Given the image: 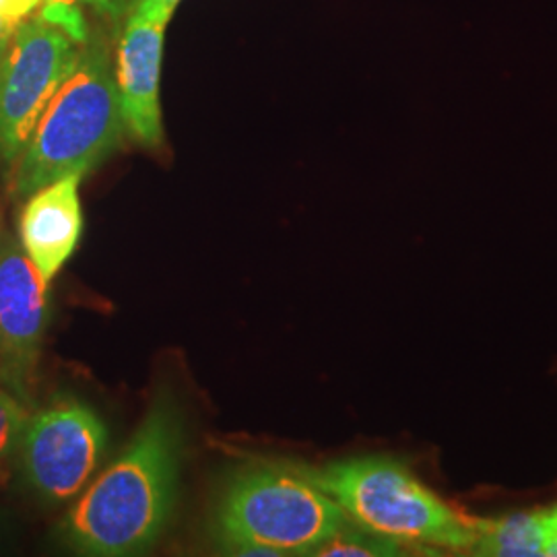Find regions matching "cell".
I'll return each instance as SVG.
<instances>
[{"label":"cell","instance_id":"3957f363","mask_svg":"<svg viewBox=\"0 0 557 557\" xmlns=\"http://www.w3.org/2000/svg\"><path fill=\"white\" fill-rule=\"evenodd\" d=\"M347 520L308 471L298 465H242L221 492V547L238 556H312Z\"/></svg>","mask_w":557,"mask_h":557},{"label":"cell","instance_id":"6da1fadb","mask_svg":"<svg viewBox=\"0 0 557 557\" xmlns=\"http://www.w3.org/2000/svg\"><path fill=\"white\" fill-rule=\"evenodd\" d=\"M184 416L168 391L153 398L135 438L81 492L60 524L77 554L128 557L160 541L176 502Z\"/></svg>","mask_w":557,"mask_h":557},{"label":"cell","instance_id":"7c38bea8","mask_svg":"<svg viewBox=\"0 0 557 557\" xmlns=\"http://www.w3.org/2000/svg\"><path fill=\"white\" fill-rule=\"evenodd\" d=\"M25 400L0 386V479L7 460L20 450L21 436L27 423Z\"/></svg>","mask_w":557,"mask_h":557},{"label":"cell","instance_id":"ba28073f","mask_svg":"<svg viewBox=\"0 0 557 557\" xmlns=\"http://www.w3.org/2000/svg\"><path fill=\"white\" fill-rule=\"evenodd\" d=\"M165 27L131 13L114 62L126 133L149 149L163 145L160 79Z\"/></svg>","mask_w":557,"mask_h":557},{"label":"cell","instance_id":"9c48e42d","mask_svg":"<svg viewBox=\"0 0 557 557\" xmlns=\"http://www.w3.org/2000/svg\"><path fill=\"white\" fill-rule=\"evenodd\" d=\"M81 180L73 174L41 186L21 211V250L48 285L73 257L83 236Z\"/></svg>","mask_w":557,"mask_h":557},{"label":"cell","instance_id":"5b68a950","mask_svg":"<svg viewBox=\"0 0 557 557\" xmlns=\"http://www.w3.org/2000/svg\"><path fill=\"white\" fill-rule=\"evenodd\" d=\"M89 38L79 11L69 2H44L15 25L0 59V160L20 158Z\"/></svg>","mask_w":557,"mask_h":557},{"label":"cell","instance_id":"e0dca14e","mask_svg":"<svg viewBox=\"0 0 557 557\" xmlns=\"http://www.w3.org/2000/svg\"><path fill=\"white\" fill-rule=\"evenodd\" d=\"M46 2H69V4L87 2V4H94L98 9H103V11H114L122 0H46Z\"/></svg>","mask_w":557,"mask_h":557},{"label":"cell","instance_id":"9a60e30c","mask_svg":"<svg viewBox=\"0 0 557 557\" xmlns=\"http://www.w3.org/2000/svg\"><path fill=\"white\" fill-rule=\"evenodd\" d=\"M545 522V552L547 556L557 557V504L543 510Z\"/></svg>","mask_w":557,"mask_h":557},{"label":"cell","instance_id":"277c9868","mask_svg":"<svg viewBox=\"0 0 557 557\" xmlns=\"http://www.w3.org/2000/svg\"><path fill=\"white\" fill-rule=\"evenodd\" d=\"M304 469L337 502L345 517L366 531L405 547L457 554H469L475 543L473 518L458 515L398 458L370 455Z\"/></svg>","mask_w":557,"mask_h":557},{"label":"cell","instance_id":"8fae6325","mask_svg":"<svg viewBox=\"0 0 557 557\" xmlns=\"http://www.w3.org/2000/svg\"><path fill=\"white\" fill-rule=\"evenodd\" d=\"M403 549L407 547L398 541L366 531L347 518L331 537L320 543L312 556H403Z\"/></svg>","mask_w":557,"mask_h":557},{"label":"cell","instance_id":"2e32d148","mask_svg":"<svg viewBox=\"0 0 557 557\" xmlns=\"http://www.w3.org/2000/svg\"><path fill=\"white\" fill-rule=\"evenodd\" d=\"M17 23H20V21H9L0 17V59H2V54H4V48H7V44L11 40V36H13V32H15V25H17Z\"/></svg>","mask_w":557,"mask_h":557},{"label":"cell","instance_id":"7a4b0ae2","mask_svg":"<svg viewBox=\"0 0 557 557\" xmlns=\"http://www.w3.org/2000/svg\"><path fill=\"white\" fill-rule=\"evenodd\" d=\"M126 135L110 48L89 38L17 158L15 193L29 197L54 180L89 174Z\"/></svg>","mask_w":557,"mask_h":557},{"label":"cell","instance_id":"5bb4252c","mask_svg":"<svg viewBox=\"0 0 557 557\" xmlns=\"http://www.w3.org/2000/svg\"><path fill=\"white\" fill-rule=\"evenodd\" d=\"M46 0H0V17L9 21L25 20L36 9H40Z\"/></svg>","mask_w":557,"mask_h":557},{"label":"cell","instance_id":"4fadbf2b","mask_svg":"<svg viewBox=\"0 0 557 557\" xmlns=\"http://www.w3.org/2000/svg\"><path fill=\"white\" fill-rule=\"evenodd\" d=\"M178 4L180 0H135L131 13L168 25Z\"/></svg>","mask_w":557,"mask_h":557},{"label":"cell","instance_id":"30bf717a","mask_svg":"<svg viewBox=\"0 0 557 557\" xmlns=\"http://www.w3.org/2000/svg\"><path fill=\"white\" fill-rule=\"evenodd\" d=\"M475 543L471 556L539 557L545 552L543 510L499 518H473Z\"/></svg>","mask_w":557,"mask_h":557},{"label":"cell","instance_id":"52a82bcc","mask_svg":"<svg viewBox=\"0 0 557 557\" xmlns=\"http://www.w3.org/2000/svg\"><path fill=\"white\" fill-rule=\"evenodd\" d=\"M50 324L48 283L20 244L0 248V384L27 400Z\"/></svg>","mask_w":557,"mask_h":557},{"label":"cell","instance_id":"8992f818","mask_svg":"<svg viewBox=\"0 0 557 557\" xmlns=\"http://www.w3.org/2000/svg\"><path fill=\"white\" fill-rule=\"evenodd\" d=\"M108 448V425L77 398L57 400L27 419L20 442L23 478L38 498L64 504L89 485Z\"/></svg>","mask_w":557,"mask_h":557}]
</instances>
